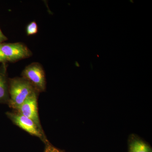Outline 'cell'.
Masks as SVG:
<instances>
[{
    "mask_svg": "<svg viewBox=\"0 0 152 152\" xmlns=\"http://www.w3.org/2000/svg\"><path fill=\"white\" fill-rule=\"evenodd\" d=\"M35 92L37 91L32 85L22 77L9 79L10 100L8 105L10 107L16 110L31 95Z\"/></svg>",
    "mask_w": 152,
    "mask_h": 152,
    "instance_id": "cell-1",
    "label": "cell"
},
{
    "mask_svg": "<svg viewBox=\"0 0 152 152\" xmlns=\"http://www.w3.org/2000/svg\"><path fill=\"white\" fill-rule=\"evenodd\" d=\"M21 76L32 85L38 93L45 91V73L39 63H32L26 66L22 72Z\"/></svg>",
    "mask_w": 152,
    "mask_h": 152,
    "instance_id": "cell-2",
    "label": "cell"
},
{
    "mask_svg": "<svg viewBox=\"0 0 152 152\" xmlns=\"http://www.w3.org/2000/svg\"><path fill=\"white\" fill-rule=\"evenodd\" d=\"M6 115L13 123L31 135L40 139L46 144L49 142L44 131L38 127L31 120L16 112H7Z\"/></svg>",
    "mask_w": 152,
    "mask_h": 152,
    "instance_id": "cell-3",
    "label": "cell"
},
{
    "mask_svg": "<svg viewBox=\"0 0 152 152\" xmlns=\"http://www.w3.org/2000/svg\"><path fill=\"white\" fill-rule=\"evenodd\" d=\"M0 49L7 62H16L31 56L32 52L24 44L17 42L0 44Z\"/></svg>",
    "mask_w": 152,
    "mask_h": 152,
    "instance_id": "cell-4",
    "label": "cell"
},
{
    "mask_svg": "<svg viewBox=\"0 0 152 152\" xmlns=\"http://www.w3.org/2000/svg\"><path fill=\"white\" fill-rule=\"evenodd\" d=\"M38 92H35L15 112L21 114L33 121L38 127L43 131L41 126L38 113L37 97Z\"/></svg>",
    "mask_w": 152,
    "mask_h": 152,
    "instance_id": "cell-5",
    "label": "cell"
},
{
    "mask_svg": "<svg viewBox=\"0 0 152 152\" xmlns=\"http://www.w3.org/2000/svg\"><path fill=\"white\" fill-rule=\"evenodd\" d=\"M6 63H2L0 66V103L8 104L10 100L9 92V79L7 73Z\"/></svg>",
    "mask_w": 152,
    "mask_h": 152,
    "instance_id": "cell-6",
    "label": "cell"
},
{
    "mask_svg": "<svg viewBox=\"0 0 152 152\" xmlns=\"http://www.w3.org/2000/svg\"><path fill=\"white\" fill-rule=\"evenodd\" d=\"M130 152H152L146 144L140 140H135L131 144Z\"/></svg>",
    "mask_w": 152,
    "mask_h": 152,
    "instance_id": "cell-7",
    "label": "cell"
},
{
    "mask_svg": "<svg viewBox=\"0 0 152 152\" xmlns=\"http://www.w3.org/2000/svg\"><path fill=\"white\" fill-rule=\"evenodd\" d=\"M38 26L35 21L31 22L27 25L26 28V32L28 36H32L38 33Z\"/></svg>",
    "mask_w": 152,
    "mask_h": 152,
    "instance_id": "cell-8",
    "label": "cell"
},
{
    "mask_svg": "<svg viewBox=\"0 0 152 152\" xmlns=\"http://www.w3.org/2000/svg\"><path fill=\"white\" fill-rule=\"evenodd\" d=\"M45 149V152H61L58 149L54 147L53 146L49 143L46 144Z\"/></svg>",
    "mask_w": 152,
    "mask_h": 152,
    "instance_id": "cell-9",
    "label": "cell"
},
{
    "mask_svg": "<svg viewBox=\"0 0 152 152\" xmlns=\"http://www.w3.org/2000/svg\"><path fill=\"white\" fill-rule=\"evenodd\" d=\"M7 40V38L3 34L2 31L0 28V44L3 43L4 42H5Z\"/></svg>",
    "mask_w": 152,
    "mask_h": 152,
    "instance_id": "cell-10",
    "label": "cell"
},
{
    "mask_svg": "<svg viewBox=\"0 0 152 152\" xmlns=\"http://www.w3.org/2000/svg\"><path fill=\"white\" fill-rule=\"evenodd\" d=\"M7 61L6 60L4 56L3 55V53H2L1 49H0V63H5L7 62Z\"/></svg>",
    "mask_w": 152,
    "mask_h": 152,
    "instance_id": "cell-11",
    "label": "cell"
},
{
    "mask_svg": "<svg viewBox=\"0 0 152 152\" xmlns=\"http://www.w3.org/2000/svg\"><path fill=\"white\" fill-rule=\"evenodd\" d=\"M130 1L131 2V3H134V1Z\"/></svg>",
    "mask_w": 152,
    "mask_h": 152,
    "instance_id": "cell-12",
    "label": "cell"
}]
</instances>
